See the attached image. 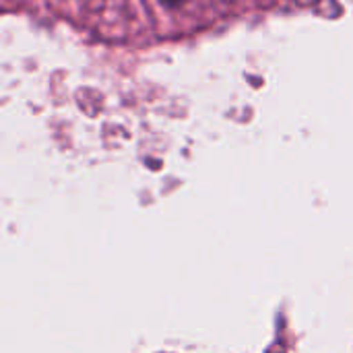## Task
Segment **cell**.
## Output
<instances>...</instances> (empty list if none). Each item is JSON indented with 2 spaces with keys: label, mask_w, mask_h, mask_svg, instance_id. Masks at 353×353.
Masks as SVG:
<instances>
[{
  "label": "cell",
  "mask_w": 353,
  "mask_h": 353,
  "mask_svg": "<svg viewBox=\"0 0 353 353\" xmlns=\"http://www.w3.org/2000/svg\"><path fill=\"white\" fill-rule=\"evenodd\" d=\"M159 2H161L163 6H168V8H174V6H178L182 0H159Z\"/></svg>",
  "instance_id": "cell-1"
}]
</instances>
